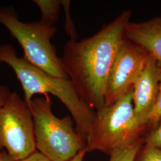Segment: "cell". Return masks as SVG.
<instances>
[{
	"label": "cell",
	"instance_id": "obj_3",
	"mask_svg": "<svg viewBox=\"0 0 161 161\" xmlns=\"http://www.w3.org/2000/svg\"><path fill=\"white\" fill-rule=\"evenodd\" d=\"M133 88L115 103L97 110L86 140V152L110 155L147 136L149 127L138 121L132 103Z\"/></svg>",
	"mask_w": 161,
	"mask_h": 161
},
{
	"label": "cell",
	"instance_id": "obj_13",
	"mask_svg": "<svg viewBox=\"0 0 161 161\" xmlns=\"http://www.w3.org/2000/svg\"><path fill=\"white\" fill-rule=\"evenodd\" d=\"M136 161H161V147L143 146Z\"/></svg>",
	"mask_w": 161,
	"mask_h": 161
},
{
	"label": "cell",
	"instance_id": "obj_15",
	"mask_svg": "<svg viewBox=\"0 0 161 161\" xmlns=\"http://www.w3.org/2000/svg\"><path fill=\"white\" fill-rule=\"evenodd\" d=\"M144 146L146 147H161V118L156 126L147 134Z\"/></svg>",
	"mask_w": 161,
	"mask_h": 161
},
{
	"label": "cell",
	"instance_id": "obj_18",
	"mask_svg": "<svg viewBox=\"0 0 161 161\" xmlns=\"http://www.w3.org/2000/svg\"><path fill=\"white\" fill-rule=\"evenodd\" d=\"M86 153V148H84L69 161H84V158Z\"/></svg>",
	"mask_w": 161,
	"mask_h": 161
},
{
	"label": "cell",
	"instance_id": "obj_4",
	"mask_svg": "<svg viewBox=\"0 0 161 161\" xmlns=\"http://www.w3.org/2000/svg\"><path fill=\"white\" fill-rule=\"evenodd\" d=\"M49 96L33 98L28 106L34 124L36 149L53 161H69L86 143L74 128L70 116L59 118L53 112Z\"/></svg>",
	"mask_w": 161,
	"mask_h": 161
},
{
	"label": "cell",
	"instance_id": "obj_1",
	"mask_svg": "<svg viewBox=\"0 0 161 161\" xmlns=\"http://www.w3.org/2000/svg\"><path fill=\"white\" fill-rule=\"evenodd\" d=\"M131 13L122 12L92 36L69 40L64 47L61 61L65 72L80 98L96 111L105 106L110 70L126 40Z\"/></svg>",
	"mask_w": 161,
	"mask_h": 161
},
{
	"label": "cell",
	"instance_id": "obj_7",
	"mask_svg": "<svg viewBox=\"0 0 161 161\" xmlns=\"http://www.w3.org/2000/svg\"><path fill=\"white\" fill-rule=\"evenodd\" d=\"M149 54L125 40L110 70L105 96V106L115 103L129 92L144 68Z\"/></svg>",
	"mask_w": 161,
	"mask_h": 161
},
{
	"label": "cell",
	"instance_id": "obj_17",
	"mask_svg": "<svg viewBox=\"0 0 161 161\" xmlns=\"http://www.w3.org/2000/svg\"><path fill=\"white\" fill-rule=\"evenodd\" d=\"M12 92L7 86L0 84V108L6 104Z\"/></svg>",
	"mask_w": 161,
	"mask_h": 161
},
{
	"label": "cell",
	"instance_id": "obj_5",
	"mask_svg": "<svg viewBox=\"0 0 161 161\" xmlns=\"http://www.w3.org/2000/svg\"><path fill=\"white\" fill-rule=\"evenodd\" d=\"M0 24L23 49L29 63L54 77L69 79L51 39L57 28L41 20L24 22L12 7H0Z\"/></svg>",
	"mask_w": 161,
	"mask_h": 161
},
{
	"label": "cell",
	"instance_id": "obj_14",
	"mask_svg": "<svg viewBox=\"0 0 161 161\" xmlns=\"http://www.w3.org/2000/svg\"><path fill=\"white\" fill-rule=\"evenodd\" d=\"M161 118V76L159 88L158 96L156 99L155 106L152 110L149 116L147 119V125L149 127V131L152 130L158 124V121H159Z\"/></svg>",
	"mask_w": 161,
	"mask_h": 161
},
{
	"label": "cell",
	"instance_id": "obj_10",
	"mask_svg": "<svg viewBox=\"0 0 161 161\" xmlns=\"http://www.w3.org/2000/svg\"><path fill=\"white\" fill-rule=\"evenodd\" d=\"M33 2L40 8L41 13L40 20L54 26L62 6V0H34Z\"/></svg>",
	"mask_w": 161,
	"mask_h": 161
},
{
	"label": "cell",
	"instance_id": "obj_19",
	"mask_svg": "<svg viewBox=\"0 0 161 161\" xmlns=\"http://www.w3.org/2000/svg\"><path fill=\"white\" fill-rule=\"evenodd\" d=\"M0 161H16L7 152H1L0 156Z\"/></svg>",
	"mask_w": 161,
	"mask_h": 161
},
{
	"label": "cell",
	"instance_id": "obj_12",
	"mask_svg": "<svg viewBox=\"0 0 161 161\" xmlns=\"http://www.w3.org/2000/svg\"><path fill=\"white\" fill-rule=\"evenodd\" d=\"M62 7H64L65 14L64 29L66 34L69 36L70 40H77L78 34L75 29V25L73 23L70 14V1L69 0H62Z\"/></svg>",
	"mask_w": 161,
	"mask_h": 161
},
{
	"label": "cell",
	"instance_id": "obj_11",
	"mask_svg": "<svg viewBox=\"0 0 161 161\" xmlns=\"http://www.w3.org/2000/svg\"><path fill=\"white\" fill-rule=\"evenodd\" d=\"M146 137L133 144L114 151L109 155V161H136L138 153L144 146Z\"/></svg>",
	"mask_w": 161,
	"mask_h": 161
},
{
	"label": "cell",
	"instance_id": "obj_8",
	"mask_svg": "<svg viewBox=\"0 0 161 161\" xmlns=\"http://www.w3.org/2000/svg\"><path fill=\"white\" fill-rule=\"evenodd\" d=\"M161 76V64L149 55L133 86L132 103L135 114L138 121L147 125L158 96Z\"/></svg>",
	"mask_w": 161,
	"mask_h": 161
},
{
	"label": "cell",
	"instance_id": "obj_6",
	"mask_svg": "<svg viewBox=\"0 0 161 161\" xmlns=\"http://www.w3.org/2000/svg\"><path fill=\"white\" fill-rule=\"evenodd\" d=\"M2 148L16 161L36 150L31 110L16 92H12L6 104L0 108V149Z\"/></svg>",
	"mask_w": 161,
	"mask_h": 161
},
{
	"label": "cell",
	"instance_id": "obj_9",
	"mask_svg": "<svg viewBox=\"0 0 161 161\" xmlns=\"http://www.w3.org/2000/svg\"><path fill=\"white\" fill-rule=\"evenodd\" d=\"M125 38L136 44L161 64V16L141 22H131Z\"/></svg>",
	"mask_w": 161,
	"mask_h": 161
},
{
	"label": "cell",
	"instance_id": "obj_20",
	"mask_svg": "<svg viewBox=\"0 0 161 161\" xmlns=\"http://www.w3.org/2000/svg\"><path fill=\"white\" fill-rule=\"evenodd\" d=\"M1 152H2V151H1V150H0V156H1Z\"/></svg>",
	"mask_w": 161,
	"mask_h": 161
},
{
	"label": "cell",
	"instance_id": "obj_16",
	"mask_svg": "<svg viewBox=\"0 0 161 161\" xmlns=\"http://www.w3.org/2000/svg\"><path fill=\"white\" fill-rule=\"evenodd\" d=\"M19 161H53L46 156L42 155L38 150H35L32 154L26 158Z\"/></svg>",
	"mask_w": 161,
	"mask_h": 161
},
{
	"label": "cell",
	"instance_id": "obj_2",
	"mask_svg": "<svg viewBox=\"0 0 161 161\" xmlns=\"http://www.w3.org/2000/svg\"><path fill=\"white\" fill-rule=\"evenodd\" d=\"M0 63L7 64L14 71L28 105L35 94H51L58 98L70 112L76 131L86 143L96 112L80 98L71 80L49 75L25 58H19L11 44H0Z\"/></svg>",
	"mask_w": 161,
	"mask_h": 161
}]
</instances>
